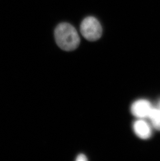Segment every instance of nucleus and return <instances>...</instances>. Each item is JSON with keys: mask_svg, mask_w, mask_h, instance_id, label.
<instances>
[{"mask_svg": "<svg viewBox=\"0 0 160 161\" xmlns=\"http://www.w3.org/2000/svg\"><path fill=\"white\" fill-rule=\"evenodd\" d=\"M159 109H160V102H159Z\"/></svg>", "mask_w": 160, "mask_h": 161, "instance_id": "7", "label": "nucleus"}, {"mask_svg": "<svg viewBox=\"0 0 160 161\" xmlns=\"http://www.w3.org/2000/svg\"><path fill=\"white\" fill-rule=\"evenodd\" d=\"M82 35L88 41H95L101 37L103 29L99 21L95 17L88 16L82 21L80 25Z\"/></svg>", "mask_w": 160, "mask_h": 161, "instance_id": "2", "label": "nucleus"}, {"mask_svg": "<svg viewBox=\"0 0 160 161\" xmlns=\"http://www.w3.org/2000/svg\"><path fill=\"white\" fill-rule=\"evenodd\" d=\"M76 160L77 161H88V158L84 154H80L77 155Z\"/></svg>", "mask_w": 160, "mask_h": 161, "instance_id": "6", "label": "nucleus"}, {"mask_svg": "<svg viewBox=\"0 0 160 161\" xmlns=\"http://www.w3.org/2000/svg\"><path fill=\"white\" fill-rule=\"evenodd\" d=\"M54 35L56 43L63 50H74L80 44V39L77 31L69 23L59 24L55 30Z\"/></svg>", "mask_w": 160, "mask_h": 161, "instance_id": "1", "label": "nucleus"}, {"mask_svg": "<svg viewBox=\"0 0 160 161\" xmlns=\"http://www.w3.org/2000/svg\"><path fill=\"white\" fill-rule=\"evenodd\" d=\"M134 130L138 137L142 139L149 138L151 136V130L148 123L142 120H138L133 125Z\"/></svg>", "mask_w": 160, "mask_h": 161, "instance_id": "4", "label": "nucleus"}, {"mask_svg": "<svg viewBox=\"0 0 160 161\" xmlns=\"http://www.w3.org/2000/svg\"><path fill=\"white\" fill-rule=\"evenodd\" d=\"M148 117L151 120L153 127L160 131V109L152 108Z\"/></svg>", "mask_w": 160, "mask_h": 161, "instance_id": "5", "label": "nucleus"}, {"mask_svg": "<svg viewBox=\"0 0 160 161\" xmlns=\"http://www.w3.org/2000/svg\"><path fill=\"white\" fill-rule=\"evenodd\" d=\"M151 109V104L148 101L139 100L133 103L131 110L135 116L138 118H145L148 117Z\"/></svg>", "mask_w": 160, "mask_h": 161, "instance_id": "3", "label": "nucleus"}]
</instances>
